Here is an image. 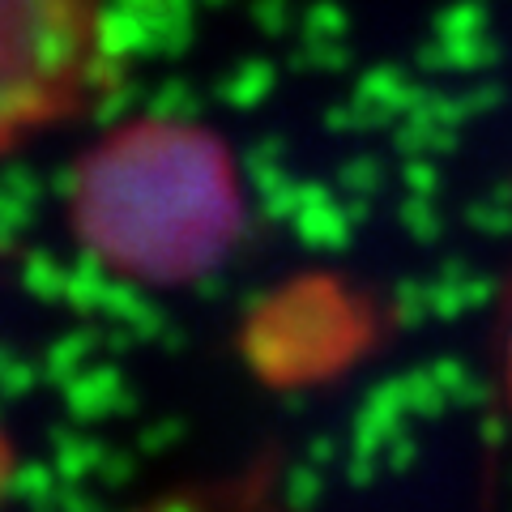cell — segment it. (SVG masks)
Listing matches in <instances>:
<instances>
[{"label": "cell", "mask_w": 512, "mask_h": 512, "mask_svg": "<svg viewBox=\"0 0 512 512\" xmlns=\"http://www.w3.org/2000/svg\"><path fill=\"white\" fill-rule=\"evenodd\" d=\"M107 82L103 0H0V154L77 120Z\"/></svg>", "instance_id": "2"}, {"label": "cell", "mask_w": 512, "mask_h": 512, "mask_svg": "<svg viewBox=\"0 0 512 512\" xmlns=\"http://www.w3.org/2000/svg\"><path fill=\"white\" fill-rule=\"evenodd\" d=\"M508 393H512V342H508Z\"/></svg>", "instance_id": "4"}, {"label": "cell", "mask_w": 512, "mask_h": 512, "mask_svg": "<svg viewBox=\"0 0 512 512\" xmlns=\"http://www.w3.org/2000/svg\"><path fill=\"white\" fill-rule=\"evenodd\" d=\"M146 512H265V491L261 487H214V491H192V495H171V500L154 504Z\"/></svg>", "instance_id": "3"}, {"label": "cell", "mask_w": 512, "mask_h": 512, "mask_svg": "<svg viewBox=\"0 0 512 512\" xmlns=\"http://www.w3.org/2000/svg\"><path fill=\"white\" fill-rule=\"evenodd\" d=\"M244 201L218 137L146 120L116 128L69 188L73 235L107 274L175 286L205 274L235 244Z\"/></svg>", "instance_id": "1"}]
</instances>
